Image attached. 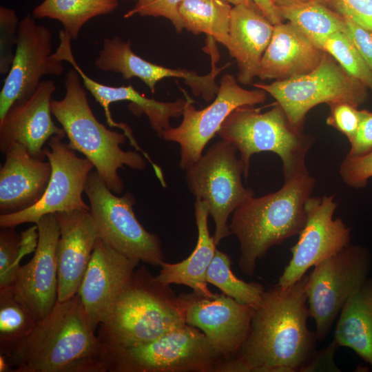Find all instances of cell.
Segmentation results:
<instances>
[{"mask_svg": "<svg viewBox=\"0 0 372 372\" xmlns=\"http://www.w3.org/2000/svg\"><path fill=\"white\" fill-rule=\"evenodd\" d=\"M307 280L305 274L289 287L276 284L264 291L245 342L218 372L303 371L316 351L318 341L316 332L307 326Z\"/></svg>", "mask_w": 372, "mask_h": 372, "instance_id": "1", "label": "cell"}, {"mask_svg": "<svg viewBox=\"0 0 372 372\" xmlns=\"http://www.w3.org/2000/svg\"><path fill=\"white\" fill-rule=\"evenodd\" d=\"M6 357L12 372H107L104 344L78 294L57 300Z\"/></svg>", "mask_w": 372, "mask_h": 372, "instance_id": "2", "label": "cell"}, {"mask_svg": "<svg viewBox=\"0 0 372 372\" xmlns=\"http://www.w3.org/2000/svg\"><path fill=\"white\" fill-rule=\"evenodd\" d=\"M315 183L309 173L297 176L285 180L278 191L251 196L235 209L229 226L239 242L243 273L254 276L257 261L270 248L300 233L307 220L305 203Z\"/></svg>", "mask_w": 372, "mask_h": 372, "instance_id": "3", "label": "cell"}, {"mask_svg": "<svg viewBox=\"0 0 372 372\" xmlns=\"http://www.w3.org/2000/svg\"><path fill=\"white\" fill-rule=\"evenodd\" d=\"M187 324L182 296L161 284L144 267L135 270L99 325L105 346L127 347L151 342Z\"/></svg>", "mask_w": 372, "mask_h": 372, "instance_id": "4", "label": "cell"}, {"mask_svg": "<svg viewBox=\"0 0 372 372\" xmlns=\"http://www.w3.org/2000/svg\"><path fill=\"white\" fill-rule=\"evenodd\" d=\"M82 83L79 72L74 68L70 70L64 81V97L51 101L52 114L67 135L69 146L83 154L107 187L115 194H120L125 187L118 170L124 165L143 170L146 167L145 157L136 151L121 148L127 136L107 129L97 120Z\"/></svg>", "mask_w": 372, "mask_h": 372, "instance_id": "5", "label": "cell"}, {"mask_svg": "<svg viewBox=\"0 0 372 372\" xmlns=\"http://www.w3.org/2000/svg\"><path fill=\"white\" fill-rule=\"evenodd\" d=\"M217 134L239 151L245 177L249 174L251 156L261 152H271L280 158L285 180L309 174L305 158L313 138L295 130L277 103L265 112L250 105L236 108Z\"/></svg>", "mask_w": 372, "mask_h": 372, "instance_id": "6", "label": "cell"}, {"mask_svg": "<svg viewBox=\"0 0 372 372\" xmlns=\"http://www.w3.org/2000/svg\"><path fill=\"white\" fill-rule=\"evenodd\" d=\"M104 347L110 372H218L225 360L200 329L187 324L147 343Z\"/></svg>", "mask_w": 372, "mask_h": 372, "instance_id": "7", "label": "cell"}, {"mask_svg": "<svg viewBox=\"0 0 372 372\" xmlns=\"http://www.w3.org/2000/svg\"><path fill=\"white\" fill-rule=\"evenodd\" d=\"M253 86L269 94L299 132H302L307 114L315 106L347 102L358 107L366 100L369 90L326 52L320 65L307 74Z\"/></svg>", "mask_w": 372, "mask_h": 372, "instance_id": "8", "label": "cell"}, {"mask_svg": "<svg viewBox=\"0 0 372 372\" xmlns=\"http://www.w3.org/2000/svg\"><path fill=\"white\" fill-rule=\"evenodd\" d=\"M84 192L100 238L105 242L132 259L161 266L165 256L161 240L138 220L133 210L136 200L131 192L116 196L96 170L89 174Z\"/></svg>", "mask_w": 372, "mask_h": 372, "instance_id": "9", "label": "cell"}, {"mask_svg": "<svg viewBox=\"0 0 372 372\" xmlns=\"http://www.w3.org/2000/svg\"><path fill=\"white\" fill-rule=\"evenodd\" d=\"M236 148L222 139L211 145L200 159L185 169L190 192L203 200L215 223L216 245L231 234L229 215L244 201L254 196L242 183L245 167Z\"/></svg>", "mask_w": 372, "mask_h": 372, "instance_id": "10", "label": "cell"}, {"mask_svg": "<svg viewBox=\"0 0 372 372\" xmlns=\"http://www.w3.org/2000/svg\"><path fill=\"white\" fill-rule=\"evenodd\" d=\"M313 267L307 283L308 312L322 342L348 298L369 278L371 255L366 247L350 244Z\"/></svg>", "mask_w": 372, "mask_h": 372, "instance_id": "11", "label": "cell"}, {"mask_svg": "<svg viewBox=\"0 0 372 372\" xmlns=\"http://www.w3.org/2000/svg\"><path fill=\"white\" fill-rule=\"evenodd\" d=\"M266 100L267 92L263 90L245 89L233 75L225 74L220 80L214 101L198 110L193 105L194 100L188 96L180 124L176 127H169L162 138L180 145L179 166L185 170L200 158L207 143L234 110L241 106H254Z\"/></svg>", "mask_w": 372, "mask_h": 372, "instance_id": "12", "label": "cell"}, {"mask_svg": "<svg viewBox=\"0 0 372 372\" xmlns=\"http://www.w3.org/2000/svg\"><path fill=\"white\" fill-rule=\"evenodd\" d=\"M65 135H54L44 148L52 167L51 176L45 193L33 206L19 212L0 215L1 227H13L28 223L37 224L49 214L84 209L90 206L82 198L89 174L94 168L86 158L79 157L68 143Z\"/></svg>", "mask_w": 372, "mask_h": 372, "instance_id": "13", "label": "cell"}, {"mask_svg": "<svg viewBox=\"0 0 372 372\" xmlns=\"http://www.w3.org/2000/svg\"><path fill=\"white\" fill-rule=\"evenodd\" d=\"M338 203L334 196H310L305 203L307 220L291 258L276 283L285 289L301 279L307 270L350 245L351 230L341 218H333Z\"/></svg>", "mask_w": 372, "mask_h": 372, "instance_id": "14", "label": "cell"}, {"mask_svg": "<svg viewBox=\"0 0 372 372\" xmlns=\"http://www.w3.org/2000/svg\"><path fill=\"white\" fill-rule=\"evenodd\" d=\"M51 41L50 30L33 16L20 20L14 58L0 92V119L15 101L30 96L43 76L63 72L62 61L52 55Z\"/></svg>", "mask_w": 372, "mask_h": 372, "instance_id": "15", "label": "cell"}, {"mask_svg": "<svg viewBox=\"0 0 372 372\" xmlns=\"http://www.w3.org/2000/svg\"><path fill=\"white\" fill-rule=\"evenodd\" d=\"M185 321L200 329L224 357L234 356L245 342L255 308L225 295H181Z\"/></svg>", "mask_w": 372, "mask_h": 372, "instance_id": "16", "label": "cell"}, {"mask_svg": "<svg viewBox=\"0 0 372 372\" xmlns=\"http://www.w3.org/2000/svg\"><path fill=\"white\" fill-rule=\"evenodd\" d=\"M211 55V70L205 75H199L194 70L169 68L147 61L132 51L130 40L125 41L119 37H114L103 40L94 64L100 70L121 74L125 80L138 78L152 93L156 83L165 78L182 79L195 96L210 101L216 97L219 89L216 78L227 65L217 68L215 65L217 56L214 54Z\"/></svg>", "mask_w": 372, "mask_h": 372, "instance_id": "17", "label": "cell"}, {"mask_svg": "<svg viewBox=\"0 0 372 372\" xmlns=\"http://www.w3.org/2000/svg\"><path fill=\"white\" fill-rule=\"evenodd\" d=\"M139 262L101 238L97 240L77 293L94 331L107 317Z\"/></svg>", "mask_w": 372, "mask_h": 372, "instance_id": "18", "label": "cell"}, {"mask_svg": "<svg viewBox=\"0 0 372 372\" xmlns=\"http://www.w3.org/2000/svg\"><path fill=\"white\" fill-rule=\"evenodd\" d=\"M37 225V249L32 259L21 266L12 286L39 320L51 311L58 300L56 247L60 229L55 214L43 216Z\"/></svg>", "mask_w": 372, "mask_h": 372, "instance_id": "19", "label": "cell"}, {"mask_svg": "<svg viewBox=\"0 0 372 372\" xmlns=\"http://www.w3.org/2000/svg\"><path fill=\"white\" fill-rule=\"evenodd\" d=\"M56 90L50 80L41 81L28 97L15 101L0 119V151L3 154L16 143L35 158L45 159L43 145L52 136L65 135L52 118V96Z\"/></svg>", "mask_w": 372, "mask_h": 372, "instance_id": "20", "label": "cell"}, {"mask_svg": "<svg viewBox=\"0 0 372 372\" xmlns=\"http://www.w3.org/2000/svg\"><path fill=\"white\" fill-rule=\"evenodd\" d=\"M55 215L60 229L56 247L58 301H65L77 294L100 236L88 210Z\"/></svg>", "mask_w": 372, "mask_h": 372, "instance_id": "21", "label": "cell"}, {"mask_svg": "<svg viewBox=\"0 0 372 372\" xmlns=\"http://www.w3.org/2000/svg\"><path fill=\"white\" fill-rule=\"evenodd\" d=\"M57 56L61 61L71 64L81 77L83 85L92 94L94 99L103 108L107 123L110 127H116L127 133L130 127L123 123L116 122L110 110L112 103L127 101L130 102V110L136 116H147L152 128L158 137L162 138L164 132L171 127V118H178L183 114L186 99H178L173 102H162L149 99L136 90L132 85L114 87L100 83L90 78L77 63L70 45L60 48Z\"/></svg>", "mask_w": 372, "mask_h": 372, "instance_id": "22", "label": "cell"}, {"mask_svg": "<svg viewBox=\"0 0 372 372\" xmlns=\"http://www.w3.org/2000/svg\"><path fill=\"white\" fill-rule=\"evenodd\" d=\"M5 156L0 169V215L19 212L36 204L52 173L49 161L32 156L21 144H14Z\"/></svg>", "mask_w": 372, "mask_h": 372, "instance_id": "23", "label": "cell"}, {"mask_svg": "<svg viewBox=\"0 0 372 372\" xmlns=\"http://www.w3.org/2000/svg\"><path fill=\"white\" fill-rule=\"evenodd\" d=\"M325 52L315 45L289 22L274 25L257 76L283 81L309 73L321 63Z\"/></svg>", "mask_w": 372, "mask_h": 372, "instance_id": "24", "label": "cell"}, {"mask_svg": "<svg viewBox=\"0 0 372 372\" xmlns=\"http://www.w3.org/2000/svg\"><path fill=\"white\" fill-rule=\"evenodd\" d=\"M273 25L252 2L234 6L229 24L230 43L227 50L235 58L238 72L237 81L251 84L257 76L262 57L269 44Z\"/></svg>", "mask_w": 372, "mask_h": 372, "instance_id": "25", "label": "cell"}, {"mask_svg": "<svg viewBox=\"0 0 372 372\" xmlns=\"http://www.w3.org/2000/svg\"><path fill=\"white\" fill-rule=\"evenodd\" d=\"M194 215L198 239L194 251L179 262H164L156 278L164 285H183L192 289L198 295L211 297L214 293L209 289L206 277L217 249L208 227V207L198 198H196L194 203Z\"/></svg>", "mask_w": 372, "mask_h": 372, "instance_id": "26", "label": "cell"}, {"mask_svg": "<svg viewBox=\"0 0 372 372\" xmlns=\"http://www.w3.org/2000/svg\"><path fill=\"white\" fill-rule=\"evenodd\" d=\"M333 340L372 366V278H367L342 307Z\"/></svg>", "mask_w": 372, "mask_h": 372, "instance_id": "27", "label": "cell"}, {"mask_svg": "<svg viewBox=\"0 0 372 372\" xmlns=\"http://www.w3.org/2000/svg\"><path fill=\"white\" fill-rule=\"evenodd\" d=\"M278 8L284 20H287L320 49L331 34L337 32L346 34L344 19L313 0Z\"/></svg>", "mask_w": 372, "mask_h": 372, "instance_id": "28", "label": "cell"}, {"mask_svg": "<svg viewBox=\"0 0 372 372\" xmlns=\"http://www.w3.org/2000/svg\"><path fill=\"white\" fill-rule=\"evenodd\" d=\"M231 9L225 0H183L179 13L186 30L195 35L204 33L227 49Z\"/></svg>", "mask_w": 372, "mask_h": 372, "instance_id": "29", "label": "cell"}, {"mask_svg": "<svg viewBox=\"0 0 372 372\" xmlns=\"http://www.w3.org/2000/svg\"><path fill=\"white\" fill-rule=\"evenodd\" d=\"M118 6V0H43L34 8L32 16L60 21L71 39L76 40L87 21L112 13Z\"/></svg>", "mask_w": 372, "mask_h": 372, "instance_id": "30", "label": "cell"}, {"mask_svg": "<svg viewBox=\"0 0 372 372\" xmlns=\"http://www.w3.org/2000/svg\"><path fill=\"white\" fill-rule=\"evenodd\" d=\"M38 320L13 286L0 288V353L8 356L33 329Z\"/></svg>", "mask_w": 372, "mask_h": 372, "instance_id": "31", "label": "cell"}, {"mask_svg": "<svg viewBox=\"0 0 372 372\" xmlns=\"http://www.w3.org/2000/svg\"><path fill=\"white\" fill-rule=\"evenodd\" d=\"M231 265L228 255L216 249L207 272V282L236 301L257 308L265 291L263 285L238 278L232 272Z\"/></svg>", "mask_w": 372, "mask_h": 372, "instance_id": "32", "label": "cell"}, {"mask_svg": "<svg viewBox=\"0 0 372 372\" xmlns=\"http://www.w3.org/2000/svg\"><path fill=\"white\" fill-rule=\"evenodd\" d=\"M349 74L372 91V73L349 37L344 32L331 34L322 48Z\"/></svg>", "mask_w": 372, "mask_h": 372, "instance_id": "33", "label": "cell"}, {"mask_svg": "<svg viewBox=\"0 0 372 372\" xmlns=\"http://www.w3.org/2000/svg\"><path fill=\"white\" fill-rule=\"evenodd\" d=\"M21 234L13 227H1L0 288L14 285L21 265L19 256Z\"/></svg>", "mask_w": 372, "mask_h": 372, "instance_id": "34", "label": "cell"}, {"mask_svg": "<svg viewBox=\"0 0 372 372\" xmlns=\"http://www.w3.org/2000/svg\"><path fill=\"white\" fill-rule=\"evenodd\" d=\"M19 21L15 10L0 7V73L3 75L8 74L14 58Z\"/></svg>", "mask_w": 372, "mask_h": 372, "instance_id": "35", "label": "cell"}, {"mask_svg": "<svg viewBox=\"0 0 372 372\" xmlns=\"http://www.w3.org/2000/svg\"><path fill=\"white\" fill-rule=\"evenodd\" d=\"M183 0H136L134 7L129 10L124 18L135 15L141 17H164L171 21L176 31L181 33L185 29L179 8Z\"/></svg>", "mask_w": 372, "mask_h": 372, "instance_id": "36", "label": "cell"}, {"mask_svg": "<svg viewBox=\"0 0 372 372\" xmlns=\"http://www.w3.org/2000/svg\"><path fill=\"white\" fill-rule=\"evenodd\" d=\"M372 32V0H313Z\"/></svg>", "mask_w": 372, "mask_h": 372, "instance_id": "37", "label": "cell"}, {"mask_svg": "<svg viewBox=\"0 0 372 372\" xmlns=\"http://www.w3.org/2000/svg\"><path fill=\"white\" fill-rule=\"evenodd\" d=\"M328 105L330 112L327 124L342 133L350 141L359 127L361 110L347 102H334Z\"/></svg>", "mask_w": 372, "mask_h": 372, "instance_id": "38", "label": "cell"}, {"mask_svg": "<svg viewBox=\"0 0 372 372\" xmlns=\"http://www.w3.org/2000/svg\"><path fill=\"white\" fill-rule=\"evenodd\" d=\"M340 174L345 184L353 188H363L372 178V152L360 156H346L340 166Z\"/></svg>", "mask_w": 372, "mask_h": 372, "instance_id": "39", "label": "cell"}, {"mask_svg": "<svg viewBox=\"0 0 372 372\" xmlns=\"http://www.w3.org/2000/svg\"><path fill=\"white\" fill-rule=\"evenodd\" d=\"M347 156L360 157L372 152V112L361 110V119L354 137L349 141Z\"/></svg>", "mask_w": 372, "mask_h": 372, "instance_id": "40", "label": "cell"}, {"mask_svg": "<svg viewBox=\"0 0 372 372\" xmlns=\"http://www.w3.org/2000/svg\"><path fill=\"white\" fill-rule=\"evenodd\" d=\"M346 34L353 42L372 73V32L354 21L344 19Z\"/></svg>", "mask_w": 372, "mask_h": 372, "instance_id": "41", "label": "cell"}, {"mask_svg": "<svg viewBox=\"0 0 372 372\" xmlns=\"http://www.w3.org/2000/svg\"><path fill=\"white\" fill-rule=\"evenodd\" d=\"M338 347L333 340L326 348L316 351L302 371H340L334 362V354Z\"/></svg>", "mask_w": 372, "mask_h": 372, "instance_id": "42", "label": "cell"}, {"mask_svg": "<svg viewBox=\"0 0 372 372\" xmlns=\"http://www.w3.org/2000/svg\"><path fill=\"white\" fill-rule=\"evenodd\" d=\"M254 3L261 12L273 24L276 25L283 22L284 19L280 14L278 8L272 0H249Z\"/></svg>", "mask_w": 372, "mask_h": 372, "instance_id": "43", "label": "cell"}, {"mask_svg": "<svg viewBox=\"0 0 372 372\" xmlns=\"http://www.w3.org/2000/svg\"><path fill=\"white\" fill-rule=\"evenodd\" d=\"M0 372H12L7 357L0 353Z\"/></svg>", "mask_w": 372, "mask_h": 372, "instance_id": "44", "label": "cell"}, {"mask_svg": "<svg viewBox=\"0 0 372 372\" xmlns=\"http://www.w3.org/2000/svg\"><path fill=\"white\" fill-rule=\"evenodd\" d=\"M309 0H272L273 3L277 6H287L293 3H298L300 2L307 1Z\"/></svg>", "mask_w": 372, "mask_h": 372, "instance_id": "45", "label": "cell"}, {"mask_svg": "<svg viewBox=\"0 0 372 372\" xmlns=\"http://www.w3.org/2000/svg\"><path fill=\"white\" fill-rule=\"evenodd\" d=\"M227 1L229 3H232L234 6L240 5V4H249L251 1L249 0H225Z\"/></svg>", "mask_w": 372, "mask_h": 372, "instance_id": "46", "label": "cell"}, {"mask_svg": "<svg viewBox=\"0 0 372 372\" xmlns=\"http://www.w3.org/2000/svg\"><path fill=\"white\" fill-rule=\"evenodd\" d=\"M121 1H136V0H121Z\"/></svg>", "mask_w": 372, "mask_h": 372, "instance_id": "47", "label": "cell"}]
</instances>
